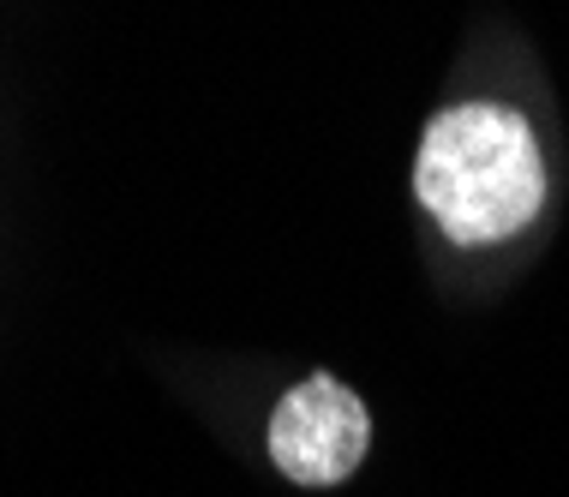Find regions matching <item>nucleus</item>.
Masks as SVG:
<instances>
[{
	"label": "nucleus",
	"instance_id": "obj_2",
	"mask_svg": "<svg viewBox=\"0 0 569 497\" xmlns=\"http://www.w3.org/2000/svg\"><path fill=\"white\" fill-rule=\"evenodd\" d=\"M366 444H372V414L330 371L295 384L270 414V461L295 486H342L366 461Z\"/></svg>",
	"mask_w": 569,
	"mask_h": 497
},
{
	"label": "nucleus",
	"instance_id": "obj_1",
	"mask_svg": "<svg viewBox=\"0 0 569 497\" xmlns=\"http://www.w3.org/2000/svg\"><path fill=\"white\" fill-rule=\"evenodd\" d=\"M413 192L456 246L510 240L546 205L533 127L503 102H456L420 132Z\"/></svg>",
	"mask_w": 569,
	"mask_h": 497
}]
</instances>
